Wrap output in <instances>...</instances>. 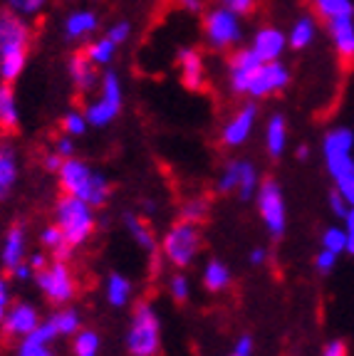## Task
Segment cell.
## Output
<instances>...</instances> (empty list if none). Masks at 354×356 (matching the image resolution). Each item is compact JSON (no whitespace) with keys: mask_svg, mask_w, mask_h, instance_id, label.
Returning a JSON list of instances; mask_svg holds the SVG:
<instances>
[{"mask_svg":"<svg viewBox=\"0 0 354 356\" xmlns=\"http://www.w3.org/2000/svg\"><path fill=\"white\" fill-rule=\"evenodd\" d=\"M203 38L210 50H236L243 40L240 15L226 6H216L203 15Z\"/></svg>","mask_w":354,"mask_h":356,"instance_id":"52a82bcc","label":"cell"},{"mask_svg":"<svg viewBox=\"0 0 354 356\" xmlns=\"http://www.w3.org/2000/svg\"><path fill=\"white\" fill-rule=\"evenodd\" d=\"M322 356H347V344H344L342 339L327 341V346H325V351H322Z\"/></svg>","mask_w":354,"mask_h":356,"instance_id":"c3c4849f","label":"cell"},{"mask_svg":"<svg viewBox=\"0 0 354 356\" xmlns=\"http://www.w3.org/2000/svg\"><path fill=\"white\" fill-rule=\"evenodd\" d=\"M322 159L334 188L354 206V131L349 127H332L322 136Z\"/></svg>","mask_w":354,"mask_h":356,"instance_id":"6da1fadb","label":"cell"},{"mask_svg":"<svg viewBox=\"0 0 354 356\" xmlns=\"http://www.w3.org/2000/svg\"><path fill=\"white\" fill-rule=\"evenodd\" d=\"M221 6L231 8L233 13H238V15L243 17L255 10V0H221Z\"/></svg>","mask_w":354,"mask_h":356,"instance_id":"ee69618b","label":"cell"},{"mask_svg":"<svg viewBox=\"0 0 354 356\" xmlns=\"http://www.w3.org/2000/svg\"><path fill=\"white\" fill-rule=\"evenodd\" d=\"M124 228H127V233L132 235V240L144 252H151V255H154V252L159 250V245H156V240H154V233L146 228V222L139 216H134V213H124Z\"/></svg>","mask_w":354,"mask_h":356,"instance_id":"d4e9b609","label":"cell"},{"mask_svg":"<svg viewBox=\"0 0 354 356\" xmlns=\"http://www.w3.org/2000/svg\"><path fill=\"white\" fill-rule=\"evenodd\" d=\"M67 74H70V82H72V87L77 89L79 95H92L94 89H100V79H102L100 67L84 55V50L75 52V55L70 57V62H67Z\"/></svg>","mask_w":354,"mask_h":356,"instance_id":"9a60e30c","label":"cell"},{"mask_svg":"<svg viewBox=\"0 0 354 356\" xmlns=\"http://www.w3.org/2000/svg\"><path fill=\"white\" fill-rule=\"evenodd\" d=\"M315 10L322 20H334V17L354 15V3L352 0H312Z\"/></svg>","mask_w":354,"mask_h":356,"instance_id":"4dcf8cb0","label":"cell"},{"mask_svg":"<svg viewBox=\"0 0 354 356\" xmlns=\"http://www.w3.org/2000/svg\"><path fill=\"white\" fill-rule=\"evenodd\" d=\"M178 62V74H181V82L191 92H199L206 84V62L196 47H178L176 52Z\"/></svg>","mask_w":354,"mask_h":356,"instance_id":"2e32d148","label":"cell"},{"mask_svg":"<svg viewBox=\"0 0 354 356\" xmlns=\"http://www.w3.org/2000/svg\"><path fill=\"white\" fill-rule=\"evenodd\" d=\"M17 184V156L10 141H0V203L13 193Z\"/></svg>","mask_w":354,"mask_h":356,"instance_id":"44dd1931","label":"cell"},{"mask_svg":"<svg viewBox=\"0 0 354 356\" xmlns=\"http://www.w3.org/2000/svg\"><path fill=\"white\" fill-rule=\"evenodd\" d=\"M47 3H50V0H6L8 10L15 13V15H20V17H25V20H28V17L40 15Z\"/></svg>","mask_w":354,"mask_h":356,"instance_id":"74e56055","label":"cell"},{"mask_svg":"<svg viewBox=\"0 0 354 356\" xmlns=\"http://www.w3.org/2000/svg\"><path fill=\"white\" fill-rule=\"evenodd\" d=\"M100 28V17L94 10H75L65 17L62 33H65L67 42H82V40L92 38Z\"/></svg>","mask_w":354,"mask_h":356,"instance_id":"ffe728a7","label":"cell"},{"mask_svg":"<svg viewBox=\"0 0 354 356\" xmlns=\"http://www.w3.org/2000/svg\"><path fill=\"white\" fill-rule=\"evenodd\" d=\"M105 295L111 307H124L132 300V280L119 273H111L105 282Z\"/></svg>","mask_w":354,"mask_h":356,"instance_id":"4316f807","label":"cell"},{"mask_svg":"<svg viewBox=\"0 0 354 356\" xmlns=\"http://www.w3.org/2000/svg\"><path fill=\"white\" fill-rule=\"evenodd\" d=\"M60 127H62V134H67V136H72V139H79V136H84L89 129V122L87 117H84V111H67L65 117L60 119Z\"/></svg>","mask_w":354,"mask_h":356,"instance_id":"e575fe53","label":"cell"},{"mask_svg":"<svg viewBox=\"0 0 354 356\" xmlns=\"http://www.w3.org/2000/svg\"><path fill=\"white\" fill-rule=\"evenodd\" d=\"M100 349H102V339L97 332H92V329H79V332L75 334V344H72L75 356H100Z\"/></svg>","mask_w":354,"mask_h":356,"instance_id":"d6a6232c","label":"cell"},{"mask_svg":"<svg viewBox=\"0 0 354 356\" xmlns=\"http://www.w3.org/2000/svg\"><path fill=\"white\" fill-rule=\"evenodd\" d=\"M52 327H55L57 337H75V334L79 332V324H82V319H79V314L75 309H60L55 312L50 317Z\"/></svg>","mask_w":354,"mask_h":356,"instance_id":"1f68e13d","label":"cell"},{"mask_svg":"<svg viewBox=\"0 0 354 356\" xmlns=\"http://www.w3.org/2000/svg\"><path fill=\"white\" fill-rule=\"evenodd\" d=\"M330 208H332V213H334L337 218H344V216H347V211H349L347 198H344V195L339 193L337 188L330 191Z\"/></svg>","mask_w":354,"mask_h":356,"instance_id":"7bdbcfd3","label":"cell"},{"mask_svg":"<svg viewBox=\"0 0 354 356\" xmlns=\"http://www.w3.org/2000/svg\"><path fill=\"white\" fill-rule=\"evenodd\" d=\"M317 38V20L312 15H300L293 20L288 30V47H293L295 52L307 50Z\"/></svg>","mask_w":354,"mask_h":356,"instance_id":"603a6c76","label":"cell"},{"mask_svg":"<svg viewBox=\"0 0 354 356\" xmlns=\"http://www.w3.org/2000/svg\"><path fill=\"white\" fill-rule=\"evenodd\" d=\"M116 50H119V44H114L107 35H102L100 40H92V42L84 47V55L97 67H109L111 62H114Z\"/></svg>","mask_w":354,"mask_h":356,"instance_id":"f1b7e54d","label":"cell"},{"mask_svg":"<svg viewBox=\"0 0 354 356\" xmlns=\"http://www.w3.org/2000/svg\"><path fill=\"white\" fill-rule=\"evenodd\" d=\"M344 220V233H347V252L349 255H354V206H349L347 216L342 218Z\"/></svg>","mask_w":354,"mask_h":356,"instance_id":"f6af8a7d","label":"cell"},{"mask_svg":"<svg viewBox=\"0 0 354 356\" xmlns=\"http://www.w3.org/2000/svg\"><path fill=\"white\" fill-rule=\"evenodd\" d=\"M290 79H293V72H290V67L282 60L263 62V67L258 70V74H255L253 84L248 89V99L261 102L268 99V97L280 95V92L288 89Z\"/></svg>","mask_w":354,"mask_h":356,"instance_id":"7c38bea8","label":"cell"},{"mask_svg":"<svg viewBox=\"0 0 354 356\" xmlns=\"http://www.w3.org/2000/svg\"><path fill=\"white\" fill-rule=\"evenodd\" d=\"M40 243L47 248V250L55 255V260H62V262H70V257H72V245L67 243L65 235H62V230L57 228V225H47V228L40 233Z\"/></svg>","mask_w":354,"mask_h":356,"instance_id":"484cf974","label":"cell"},{"mask_svg":"<svg viewBox=\"0 0 354 356\" xmlns=\"http://www.w3.org/2000/svg\"><path fill=\"white\" fill-rule=\"evenodd\" d=\"M255 124H258V104L250 99V102H245L243 106H238V109L233 111L231 117H228V122L223 124V129H221L223 146H228V149H238V146H243L245 141L250 139Z\"/></svg>","mask_w":354,"mask_h":356,"instance_id":"4fadbf2b","label":"cell"},{"mask_svg":"<svg viewBox=\"0 0 354 356\" xmlns=\"http://www.w3.org/2000/svg\"><path fill=\"white\" fill-rule=\"evenodd\" d=\"M105 35H107V38H109L114 44H119V47H122V44L127 42L129 38H132V22H127V20L114 22V25H109V30H107Z\"/></svg>","mask_w":354,"mask_h":356,"instance_id":"60d3db41","label":"cell"},{"mask_svg":"<svg viewBox=\"0 0 354 356\" xmlns=\"http://www.w3.org/2000/svg\"><path fill=\"white\" fill-rule=\"evenodd\" d=\"M30 25L25 17L0 10V82L13 84L28 65Z\"/></svg>","mask_w":354,"mask_h":356,"instance_id":"7a4b0ae2","label":"cell"},{"mask_svg":"<svg viewBox=\"0 0 354 356\" xmlns=\"http://www.w3.org/2000/svg\"><path fill=\"white\" fill-rule=\"evenodd\" d=\"M35 282H38L40 292L55 305H65L77 295V282L70 270V265L62 260H52L35 273Z\"/></svg>","mask_w":354,"mask_h":356,"instance_id":"30bf717a","label":"cell"},{"mask_svg":"<svg viewBox=\"0 0 354 356\" xmlns=\"http://www.w3.org/2000/svg\"><path fill=\"white\" fill-rule=\"evenodd\" d=\"M285 149H288V119L277 111L266 124V151L270 159L277 161L285 154Z\"/></svg>","mask_w":354,"mask_h":356,"instance_id":"7402d4cb","label":"cell"},{"mask_svg":"<svg viewBox=\"0 0 354 356\" xmlns=\"http://www.w3.org/2000/svg\"><path fill=\"white\" fill-rule=\"evenodd\" d=\"M238 176H240V159H231V161L223 166L221 176L216 181V191L218 193H236L238 188Z\"/></svg>","mask_w":354,"mask_h":356,"instance_id":"836d02e7","label":"cell"},{"mask_svg":"<svg viewBox=\"0 0 354 356\" xmlns=\"http://www.w3.org/2000/svg\"><path fill=\"white\" fill-rule=\"evenodd\" d=\"M65 163V159H62L57 151H52V154H45V159H43V166L47 168L50 173H57L60 171V166Z\"/></svg>","mask_w":354,"mask_h":356,"instance_id":"f907efd6","label":"cell"},{"mask_svg":"<svg viewBox=\"0 0 354 356\" xmlns=\"http://www.w3.org/2000/svg\"><path fill=\"white\" fill-rule=\"evenodd\" d=\"M231 284V270L226 267V262L210 260L203 270V287L208 292H223Z\"/></svg>","mask_w":354,"mask_h":356,"instance_id":"f546056e","label":"cell"},{"mask_svg":"<svg viewBox=\"0 0 354 356\" xmlns=\"http://www.w3.org/2000/svg\"><path fill=\"white\" fill-rule=\"evenodd\" d=\"M169 292L176 302H186L191 297V284H188L186 275H174L171 282H169Z\"/></svg>","mask_w":354,"mask_h":356,"instance_id":"ab89813d","label":"cell"},{"mask_svg":"<svg viewBox=\"0 0 354 356\" xmlns=\"http://www.w3.org/2000/svg\"><path fill=\"white\" fill-rule=\"evenodd\" d=\"M57 178H60V186L67 195H75L92 208H102L111 195L109 178L102 171H94L87 161H79L75 156L65 159V163L57 171Z\"/></svg>","mask_w":354,"mask_h":356,"instance_id":"3957f363","label":"cell"},{"mask_svg":"<svg viewBox=\"0 0 354 356\" xmlns=\"http://www.w3.org/2000/svg\"><path fill=\"white\" fill-rule=\"evenodd\" d=\"M206 216H208V200L206 198H191L186 200L181 206V211H178V218L181 220H188V222H203Z\"/></svg>","mask_w":354,"mask_h":356,"instance_id":"d590c367","label":"cell"},{"mask_svg":"<svg viewBox=\"0 0 354 356\" xmlns=\"http://www.w3.org/2000/svg\"><path fill=\"white\" fill-rule=\"evenodd\" d=\"M250 50L263 62L282 60V55L288 50V33H282L275 25H266V28L255 30L253 40H250Z\"/></svg>","mask_w":354,"mask_h":356,"instance_id":"5bb4252c","label":"cell"},{"mask_svg":"<svg viewBox=\"0 0 354 356\" xmlns=\"http://www.w3.org/2000/svg\"><path fill=\"white\" fill-rule=\"evenodd\" d=\"M233 351L240 356H253V339H250V337H240V339L236 341V346H233Z\"/></svg>","mask_w":354,"mask_h":356,"instance_id":"f5cc1de1","label":"cell"},{"mask_svg":"<svg viewBox=\"0 0 354 356\" xmlns=\"http://www.w3.org/2000/svg\"><path fill=\"white\" fill-rule=\"evenodd\" d=\"M17 356H55V351L50 349V344H45V341H35L30 337H22L20 346H17Z\"/></svg>","mask_w":354,"mask_h":356,"instance_id":"f35d334b","label":"cell"},{"mask_svg":"<svg viewBox=\"0 0 354 356\" xmlns=\"http://www.w3.org/2000/svg\"><path fill=\"white\" fill-rule=\"evenodd\" d=\"M263 67V60L250 47H236L228 57V87L236 97H248L255 74Z\"/></svg>","mask_w":354,"mask_h":356,"instance_id":"8fae6325","label":"cell"},{"mask_svg":"<svg viewBox=\"0 0 354 356\" xmlns=\"http://www.w3.org/2000/svg\"><path fill=\"white\" fill-rule=\"evenodd\" d=\"M255 200H258V213H261L266 230L275 240L282 238L288 228V206H285V193H282L280 184L272 178L263 181L255 193Z\"/></svg>","mask_w":354,"mask_h":356,"instance_id":"9c48e42d","label":"cell"},{"mask_svg":"<svg viewBox=\"0 0 354 356\" xmlns=\"http://www.w3.org/2000/svg\"><path fill=\"white\" fill-rule=\"evenodd\" d=\"M55 225L62 230L67 243L72 248H79L92 238L94 228H97V216L89 203L65 193L55 203Z\"/></svg>","mask_w":354,"mask_h":356,"instance_id":"277c9868","label":"cell"},{"mask_svg":"<svg viewBox=\"0 0 354 356\" xmlns=\"http://www.w3.org/2000/svg\"><path fill=\"white\" fill-rule=\"evenodd\" d=\"M171 3L176 8H181V10H186V13H201V10H203V6H206V0H171Z\"/></svg>","mask_w":354,"mask_h":356,"instance_id":"816d5d0a","label":"cell"},{"mask_svg":"<svg viewBox=\"0 0 354 356\" xmlns=\"http://www.w3.org/2000/svg\"><path fill=\"white\" fill-rule=\"evenodd\" d=\"M8 305H10V287H8V280L0 277V322L6 317Z\"/></svg>","mask_w":354,"mask_h":356,"instance_id":"681fc988","label":"cell"},{"mask_svg":"<svg viewBox=\"0 0 354 356\" xmlns=\"http://www.w3.org/2000/svg\"><path fill=\"white\" fill-rule=\"evenodd\" d=\"M13 277L17 280V282H25V280H30V277H35V270H33V265L28 262V257L20 262V265L13 270Z\"/></svg>","mask_w":354,"mask_h":356,"instance_id":"7dc6e473","label":"cell"},{"mask_svg":"<svg viewBox=\"0 0 354 356\" xmlns=\"http://www.w3.org/2000/svg\"><path fill=\"white\" fill-rule=\"evenodd\" d=\"M310 154H312V151H310V146H307V144H300L298 151H295L298 161H307V159H310Z\"/></svg>","mask_w":354,"mask_h":356,"instance_id":"9f6ffc18","label":"cell"},{"mask_svg":"<svg viewBox=\"0 0 354 356\" xmlns=\"http://www.w3.org/2000/svg\"><path fill=\"white\" fill-rule=\"evenodd\" d=\"M261 184H263L261 173H258L255 163L240 159V176H238V188H236L238 198L240 200H253L255 193H258V188H261Z\"/></svg>","mask_w":354,"mask_h":356,"instance_id":"83f0119b","label":"cell"},{"mask_svg":"<svg viewBox=\"0 0 354 356\" xmlns=\"http://www.w3.org/2000/svg\"><path fill=\"white\" fill-rule=\"evenodd\" d=\"M124 106V87H122V77L105 67L100 79V95L89 99V104L84 106V117H87L89 127L105 129L114 122L119 114H122Z\"/></svg>","mask_w":354,"mask_h":356,"instance_id":"5b68a950","label":"cell"},{"mask_svg":"<svg viewBox=\"0 0 354 356\" xmlns=\"http://www.w3.org/2000/svg\"><path fill=\"white\" fill-rule=\"evenodd\" d=\"M201 228L199 222H188L178 218L176 225L167 230L164 243H161V252L171 265L176 267H188L196 260V255L201 252Z\"/></svg>","mask_w":354,"mask_h":356,"instance_id":"ba28073f","label":"cell"},{"mask_svg":"<svg viewBox=\"0 0 354 356\" xmlns=\"http://www.w3.org/2000/svg\"><path fill=\"white\" fill-rule=\"evenodd\" d=\"M327 33L332 40V47L344 65L354 62V15L327 20Z\"/></svg>","mask_w":354,"mask_h":356,"instance_id":"ac0fdd59","label":"cell"},{"mask_svg":"<svg viewBox=\"0 0 354 356\" xmlns=\"http://www.w3.org/2000/svg\"><path fill=\"white\" fill-rule=\"evenodd\" d=\"M337 260H339V255H334L332 250H325V248H322L315 255V270L320 275H330L334 270V265H337Z\"/></svg>","mask_w":354,"mask_h":356,"instance_id":"b9f144b4","label":"cell"},{"mask_svg":"<svg viewBox=\"0 0 354 356\" xmlns=\"http://www.w3.org/2000/svg\"><path fill=\"white\" fill-rule=\"evenodd\" d=\"M322 248L325 250H332L334 255H342V252H347V233H344V228H339V225H332V228H327L325 233H322Z\"/></svg>","mask_w":354,"mask_h":356,"instance_id":"8d00e7d4","label":"cell"},{"mask_svg":"<svg viewBox=\"0 0 354 356\" xmlns=\"http://www.w3.org/2000/svg\"><path fill=\"white\" fill-rule=\"evenodd\" d=\"M25 250H28V233H25V225L15 222L10 225L3 238V248H0V262L6 270H15L22 260H25Z\"/></svg>","mask_w":354,"mask_h":356,"instance_id":"d6986e66","label":"cell"},{"mask_svg":"<svg viewBox=\"0 0 354 356\" xmlns=\"http://www.w3.org/2000/svg\"><path fill=\"white\" fill-rule=\"evenodd\" d=\"M248 260H250V265H263V262L268 260V250L266 248H255V250H250Z\"/></svg>","mask_w":354,"mask_h":356,"instance_id":"db71d44e","label":"cell"},{"mask_svg":"<svg viewBox=\"0 0 354 356\" xmlns=\"http://www.w3.org/2000/svg\"><path fill=\"white\" fill-rule=\"evenodd\" d=\"M228 356H240V354H236V351H233V354H228Z\"/></svg>","mask_w":354,"mask_h":356,"instance_id":"6f0895ef","label":"cell"},{"mask_svg":"<svg viewBox=\"0 0 354 356\" xmlns=\"http://www.w3.org/2000/svg\"><path fill=\"white\" fill-rule=\"evenodd\" d=\"M55 151L62 156V159H72L75 156V141H72V136H60V139L55 141Z\"/></svg>","mask_w":354,"mask_h":356,"instance_id":"bcb514c9","label":"cell"},{"mask_svg":"<svg viewBox=\"0 0 354 356\" xmlns=\"http://www.w3.org/2000/svg\"><path fill=\"white\" fill-rule=\"evenodd\" d=\"M161 349V322L151 305H139L127 332V351L132 356H156Z\"/></svg>","mask_w":354,"mask_h":356,"instance_id":"8992f818","label":"cell"},{"mask_svg":"<svg viewBox=\"0 0 354 356\" xmlns=\"http://www.w3.org/2000/svg\"><path fill=\"white\" fill-rule=\"evenodd\" d=\"M28 262L33 265L35 273H38V270H43V267L47 265V257H45L43 252H35V255H30V257H28Z\"/></svg>","mask_w":354,"mask_h":356,"instance_id":"11a10c76","label":"cell"},{"mask_svg":"<svg viewBox=\"0 0 354 356\" xmlns=\"http://www.w3.org/2000/svg\"><path fill=\"white\" fill-rule=\"evenodd\" d=\"M20 127V109H17L13 84L0 82V129L3 131H17Z\"/></svg>","mask_w":354,"mask_h":356,"instance_id":"cb8c5ba5","label":"cell"},{"mask_svg":"<svg viewBox=\"0 0 354 356\" xmlns=\"http://www.w3.org/2000/svg\"><path fill=\"white\" fill-rule=\"evenodd\" d=\"M40 322H43V319H40L38 309H35L33 305L17 302V305H13L6 309V317H3V332H6L8 337H17V339H22V337H28V334L33 332Z\"/></svg>","mask_w":354,"mask_h":356,"instance_id":"e0dca14e","label":"cell"}]
</instances>
